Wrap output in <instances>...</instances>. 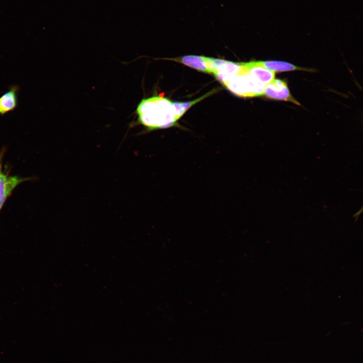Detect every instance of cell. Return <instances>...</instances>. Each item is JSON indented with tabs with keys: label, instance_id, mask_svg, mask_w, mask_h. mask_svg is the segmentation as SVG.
Instances as JSON below:
<instances>
[{
	"label": "cell",
	"instance_id": "6da1fadb",
	"mask_svg": "<svg viewBox=\"0 0 363 363\" xmlns=\"http://www.w3.org/2000/svg\"><path fill=\"white\" fill-rule=\"evenodd\" d=\"M138 123L148 131L177 126L173 103L162 96L142 99L136 109Z\"/></svg>",
	"mask_w": 363,
	"mask_h": 363
},
{
	"label": "cell",
	"instance_id": "7a4b0ae2",
	"mask_svg": "<svg viewBox=\"0 0 363 363\" xmlns=\"http://www.w3.org/2000/svg\"><path fill=\"white\" fill-rule=\"evenodd\" d=\"M243 65V71L223 85L230 92L239 97H253L263 95L265 85L250 76L246 72L245 66Z\"/></svg>",
	"mask_w": 363,
	"mask_h": 363
},
{
	"label": "cell",
	"instance_id": "3957f363",
	"mask_svg": "<svg viewBox=\"0 0 363 363\" xmlns=\"http://www.w3.org/2000/svg\"><path fill=\"white\" fill-rule=\"evenodd\" d=\"M264 94L269 98L290 101L300 105L291 95L286 83L280 79H274L265 85Z\"/></svg>",
	"mask_w": 363,
	"mask_h": 363
},
{
	"label": "cell",
	"instance_id": "277c9868",
	"mask_svg": "<svg viewBox=\"0 0 363 363\" xmlns=\"http://www.w3.org/2000/svg\"><path fill=\"white\" fill-rule=\"evenodd\" d=\"M31 179L32 178L9 176L8 173L4 172L0 179V210L13 190L20 184Z\"/></svg>",
	"mask_w": 363,
	"mask_h": 363
},
{
	"label": "cell",
	"instance_id": "5b68a950",
	"mask_svg": "<svg viewBox=\"0 0 363 363\" xmlns=\"http://www.w3.org/2000/svg\"><path fill=\"white\" fill-rule=\"evenodd\" d=\"M242 63L248 74L260 83L266 85L274 79V72L256 64L254 61Z\"/></svg>",
	"mask_w": 363,
	"mask_h": 363
},
{
	"label": "cell",
	"instance_id": "8992f818",
	"mask_svg": "<svg viewBox=\"0 0 363 363\" xmlns=\"http://www.w3.org/2000/svg\"><path fill=\"white\" fill-rule=\"evenodd\" d=\"M20 87L15 85L0 96V115L4 116L16 109L18 104V93Z\"/></svg>",
	"mask_w": 363,
	"mask_h": 363
},
{
	"label": "cell",
	"instance_id": "52a82bcc",
	"mask_svg": "<svg viewBox=\"0 0 363 363\" xmlns=\"http://www.w3.org/2000/svg\"><path fill=\"white\" fill-rule=\"evenodd\" d=\"M244 69L241 63H234L225 60L221 67L213 75L222 84L227 82L231 77L241 72Z\"/></svg>",
	"mask_w": 363,
	"mask_h": 363
},
{
	"label": "cell",
	"instance_id": "ba28073f",
	"mask_svg": "<svg viewBox=\"0 0 363 363\" xmlns=\"http://www.w3.org/2000/svg\"><path fill=\"white\" fill-rule=\"evenodd\" d=\"M166 59L173 60L198 71L208 73L206 65V57L205 56L189 55L182 57Z\"/></svg>",
	"mask_w": 363,
	"mask_h": 363
},
{
	"label": "cell",
	"instance_id": "9c48e42d",
	"mask_svg": "<svg viewBox=\"0 0 363 363\" xmlns=\"http://www.w3.org/2000/svg\"><path fill=\"white\" fill-rule=\"evenodd\" d=\"M254 63L273 72H285L295 70L311 71V70L297 67L292 64L282 61H254Z\"/></svg>",
	"mask_w": 363,
	"mask_h": 363
},
{
	"label": "cell",
	"instance_id": "30bf717a",
	"mask_svg": "<svg viewBox=\"0 0 363 363\" xmlns=\"http://www.w3.org/2000/svg\"><path fill=\"white\" fill-rule=\"evenodd\" d=\"M217 91V89H212L211 91L208 92L206 94L192 101L185 102H173V105L174 106L175 116L177 120H178L187 111V110H188L193 105L201 101L206 97L212 95V94Z\"/></svg>",
	"mask_w": 363,
	"mask_h": 363
},
{
	"label": "cell",
	"instance_id": "8fae6325",
	"mask_svg": "<svg viewBox=\"0 0 363 363\" xmlns=\"http://www.w3.org/2000/svg\"><path fill=\"white\" fill-rule=\"evenodd\" d=\"M5 152V149H3L0 152V179L3 174V159Z\"/></svg>",
	"mask_w": 363,
	"mask_h": 363
},
{
	"label": "cell",
	"instance_id": "7c38bea8",
	"mask_svg": "<svg viewBox=\"0 0 363 363\" xmlns=\"http://www.w3.org/2000/svg\"><path fill=\"white\" fill-rule=\"evenodd\" d=\"M362 212H363V206H362V208H361V209H360V210H359L355 214V215H354V216H355V217L358 216Z\"/></svg>",
	"mask_w": 363,
	"mask_h": 363
}]
</instances>
